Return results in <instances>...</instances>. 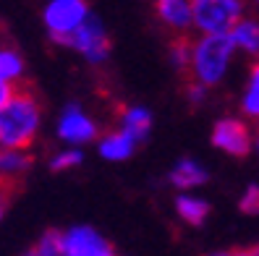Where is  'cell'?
<instances>
[{
	"label": "cell",
	"instance_id": "6da1fadb",
	"mask_svg": "<svg viewBox=\"0 0 259 256\" xmlns=\"http://www.w3.org/2000/svg\"><path fill=\"white\" fill-rule=\"evenodd\" d=\"M42 128V105L29 89H13L0 108V146L29 149Z\"/></svg>",
	"mask_w": 259,
	"mask_h": 256
},
{
	"label": "cell",
	"instance_id": "7a4b0ae2",
	"mask_svg": "<svg viewBox=\"0 0 259 256\" xmlns=\"http://www.w3.org/2000/svg\"><path fill=\"white\" fill-rule=\"evenodd\" d=\"M236 55V44L228 32L218 34H199L191 42V79L202 81L204 86H218Z\"/></svg>",
	"mask_w": 259,
	"mask_h": 256
},
{
	"label": "cell",
	"instance_id": "3957f363",
	"mask_svg": "<svg viewBox=\"0 0 259 256\" xmlns=\"http://www.w3.org/2000/svg\"><path fill=\"white\" fill-rule=\"evenodd\" d=\"M89 13L92 11H89L87 0H48L42 8V21L50 39L63 44L87 21Z\"/></svg>",
	"mask_w": 259,
	"mask_h": 256
},
{
	"label": "cell",
	"instance_id": "277c9868",
	"mask_svg": "<svg viewBox=\"0 0 259 256\" xmlns=\"http://www.w3.org/2000/svg\"><path fill=\"white\" fill-rule=\"evenodd\" d=\"M194 29L199 34L231 32V26L243 16V0H191Z\"/></svg>",
	"mask_w": 259,
	"mask_h": 256
},
{
	"label": "cell",
	"instance_id": "5b68a950",
	"mask_svg": "<svg viewBox=\"0 0 259 256\" xmlns=\"http://www.w3.org/2000/svg\"><path fill=\"white\" fill-rule=\"evenodd\" d=\"M66 47L76 50L87 63L92 66H102L105 60L110 58V37H108V29L105 24L95 16V13H89L87 21L76 29V32L63 42Z\"/></svg>",
	"mask_w": 259,
	"mask_h": 256
},
{
	"label": "cell",
	"instance_id": "8992f818",
	"mask_svg": "<svg viewBox=\"0 0 259 256\" xmlns=\"http://www.w3.org/2000/svg\"><path fill=\"white\" fill-rule=\"evenodd\" d=\"M55 133H58V139L68 146H84V144L95 141L100 136V126L81 105L71 102L60 110L58 123H55Z\"/></svg>",
	"mask_w": 259,
	"mask_h": 256
},
{
	"label": "cell",
	"instance_id": "52a82bcc",
	"mask_svg": "<svg viewBox=\"0 0 259 256\" xmlns=\"http://www.w3.org/2000/svg\"><path fill=\"white\" fill-rule=\"evenodd\" d=\"M212 144L231 157H246L251 152L254 136L246 120L231 115V118H220L212 126Z\"/></svg>",
	"mask_w": 259,
	"mask_h": 256
},
{
	"label": "cell",
	"instance_id": "ba28073f",
	"mask_svg": "<svg viewBox=\"0 0 259 256\" xmlns=\"http://www.w3.org/2000/svg\"><path fill=\"white\" fill-rule=\"evenodd\" d=\"M63 256H115L113 246L89 225H76L60 235Z\"/></svg>",
	"mask_w": 259,
	"mask_h": 256
},
{
	"label": "cell",
	"instance_id": "9c48e42d",
	"mask_svg": "<svg viewBox=\"0 0 259 256\" xmlns=\"http://www.w3.org/2000/svg\"><path fill=\"white\" fill-rule=\"evenodd\" d=\"M155 13L176 34H186L194 29V6L191 0H155Z\"/></svg>",
	"mask_w": 259,
	"mask_h": 256
},
{
	"label": "cell",
	"instance_id": "30bf717a",
	"mask_svg": "<svg viewBox=\"0 0 259 256\" xmlns=\"http://www.w3.org/2000/svg\"><path fill=\"white\" fill-rule=\"evenodd\" d=\"M136 146H139V141H136L128 131L118 128V131L102 133L100 141H97V152H100L102 160H108V162H126L128 157H134Z\"/></svg>",
	"mask_w": 259,
	"mask_h": 256
},
{
	"label": "cell",
	"instance_id": "8fae6325",
	"mask_svg": "<svg viewBox=\"0 0 259 256\" xmlns=\"http://www.w3.org/2000/svg\"><path fill=\"white\" fill-rule=\"evenodd\" d=\"M32 170V155L29 149L3 146L0 149V186H11Z\"/></svg>",
	"mask_w": 259,
	"mask_h": 256
},
{
	"label": "cell",
	"instance_id": "7c38bea8",
	"mask_svg": "<svg viewBox=\"0 0 259 256\" xmlns=\"http://www.w3.org/2000/svg\"><path fill=\"white\" fill-rule=\"evenodd\" d=\"M207 170H204V165L202 162H196V160H178L173 165V170L170 175H167V180L178 188V191H194V188H199L207 183Z\"/></svg>",
	"mask_w": 259,
	"mask_h": 256
},
{
	"label": "cell",
	"instance_id": "4fadbf2b",
	"mask_svg": "<svg viewBox=\"0 0 259 256\" xmlns=\"http://www.w3.org/2000/svg\"><path fill=\"white\" fill-rule=\"evenodd\" d=\"M152 123H155V118L147 108L142 105H131V108H123L118 115V128L128 131L136 141H144L152 131Z\"/></svg>",
	"mask_w": 259,
	"mask_h": 256
},
{
	"label": "cell",
	"instance_id": "5bb4252c",
	"mask_svg": "<svg viewBox=\"0 0 259 256\" xmlns=\"http://www.w3.org/2000/svg\"><path fill=\"white\" fill-rule=\"evenodd\" d=\"M231 39L236 44V50L249 53V55H259V21L241 16L233 26H231Z\"/></svg>",
	"mask_w": 259,
	"mask_h": 256
},
{
	"label": "cell",
	"instance_id": "9a60e30c",
	"mask_svg": "<svg viewBox=\"0 0 259 256\" xmlns=\"http://www.w3.org/2000/svg\"><path fill=\"white\" fill-rule=\"evenodd\" d=\"M176 215L191 228H199L209 215V204L199 196H194V193H181L176 199Z\"/></svg>",
	"mask_w": 259,
	"mask_h": 256
},
{
	"label": "cell",
	"instance_id": "2e32d148",
	"mask_svg": "<svg viewBox=\"0 0 259 256\" xmlns=\"http://www.w3.org/2000/svg\"><path fill=\"white\" fill-rule=\"evenodd\" d=\"M24 79V58L13 47H0V81L16 86Z\"/></svg>",
	"mask_w": 259,
	"mask_h": 256
},
{
	"label": "cell",
	"instance_id": "e0dca14e",
	"mask_svg": "<svg viewBox=\"0 0 259 256\" xmlns=\"http://www.w3.org/2000/svg\"><path fill=\"white\" fill-rule=\"evenodd\" d=\"M241 110H243V115H246V118L259 120V63L249 73L246 92H243V97H241Z\"/></svg>",
	"mask_w": 259,
	"mask_h": 256
},
{
	"label": "cell",
	"instance_id": "ac0fdd59",
	"mask_svg": "<svg viewBox=\"0 0 259 256\" xmlns=\"http://www.w3.org/2000/svg\"><path fill=\"white\" fill-rule=\"evenodd\" d=\"M84 160L81 155V149L79 146H68V149H58V152L50 157V168L55 173H63V170H73V168H79Z\"/></svg>",
	"mask_w": 259,
	"mask_h": 256
},
{
	"label": "cell",
	"instance_id": "d6986e66",
	"mask_svg": "<svg viewBox=\"0 0 259 256\" xmlns=\"http://www.w3.org/2000/svg\"><path fill=\"white\" fill-rule=\"evenodd\" d=\"M170 66L176 68V71H189V66H191V42L189 39H176L173 44H170Z\"/></svg>",
	"mask_w": 259,
	"mask_h": 256
},
{
	"label": "cell",
	"instance_id": "ffe728a7",
	"mask_svg": "<svg viewBox=\"0 0 259 256\" xmlns=\"http://www.w3.org/2000/svg\"><path fill=\"white\" fill-rule=\"evenodd\" d=\"M60 235H63V230H50V233H45L39 238V243H37V253L39 256H63V246H60Z\"/></svg>",
	"mask_w": 259,
	"mask_h": 256
},
{
	"label": "cell",
	"instance_id": "44dd1931",
	"mask_svg": "<svg viewBox=\"0 0 259 256\" xmlns=\"http://www.w3.org/2000/svg\"><path fill=\"white\" fill-rule=\"evenodd\" d=\"M241 212L259 215V186H249L241 196Z\"/></svg>",
	"mask_w": 259,
	"mask_h": 256
},
{
	"label": "cell",
	"instance_id": "7402d4cb",
	"mask_svg": "<svg viewBox=\"0 0 259 256\" xmlns=\"http://www.w3.org/2000/svg\"><path fill=\"white\" fill-rule=\"evenodd\" d=\"M207 92H209V86H204L202 81H196V79H191V81L186 84V99H189L191 105H202V102L207 99Z\"/></svg>",
	"mask_w": 259,
	"mask_h": 256
},
{
	"label": "cell",
	"instance_id": "603a6c76",
	"mask_svg": "<svg viewBox=\"0 0 259 256\" xmlns=\"http://www.w3.org/2000/svg\"><path fill=\"white\" fill-rule=\"evenodd\" d=\"M13 89H16V86H13V84H6V81H0V108H3V105H6V99L13 94Z\"/></svg>",
	"mask_w": 259,
	"mask_h": 256
},
{
	"label": "cell",
	"instance_id": "cb8c5ba5",
	"mask_svg": "<svg viewBox=\"0 0 259 256\" xmlns=\"http://www.w3.org/2000/svg\"><path fill=\"white\" fill-rule=\"evenodd\" d=\"M3 215H6V199H3V193H0V222H3Z\"/></svg>",
	"mask_w": 259,
	"mask_h": 256
},
{
	"label": "cell",
	"instance_id": "d4e9b609",
	"mask_svg": "<svg viewBox=\"0 0 259 256\" xmlns=\"http://www.w3.org/2000/svg\"><path fill=\"white\" fill-rule=\"evenodd\" d=\"M231 256H251V251H236V253H231Z\"/></svg>",
	"mask_w": 259,
	"mask_h": 256
},
{
	"label": "cell",
	"instance_id": "484cf974",
	"mask_svg": "<svg viewBox=\"0 0 259 256\" xmlns=\"http://www.w3.org/2000/svg\"><path fill=\"white\" fill-rule=\"evenodd\" d=\"M249 251H251V256H259V243H256L254 248H249Z\"/></svg>",
	"mask_w": 259,
	"mask_h": 256
},
{
	"label": "cell",
	"instance_id": "4316f807",
	"mask_svg": "<svg viewBox=\"0 0 259 256\" xmlns=\"http://www.w3.org/2000/svg\"><path fill=\"white\" fill-rule=\"evenodd\" d=\"M24 256H39L37 251H29V253H24Z\"/></svg>",
	"mask_w": 259,
	"mask_h": 256
},
{
	"label": "cell",
	"instance_id": "83f0119b",
	"mask_svg": "<svg viewBox=\"0 0 259 256\" xmlns=\"http://www.w3.org/2000/svg\"><path fill=\"white\" fill-rule=\"evenodd\" d=\"M207 256H231V253H207Z\"/></svg>",
	"mask_w": 259,
	"mask_h": 256
},
{
	"label": "cell",
	"instance_id": "f1b7e54d",
	"mask_svg": "<svg viewBox=\"0 0 259 256\" xmlns=\"http://www.w3.org/2000/svg\"><path fill=\"white\" fill-rule=\"evenodd\" d=\"M256 152H259V131H256Z\"/></svg>",
	"mask_w": 259,
	"mask_h": 256
},
{
	"label": "cell",
	"instance_id": "f546056e",
	"mask_svg": "<svg viewBox=\"0 0 259 256\" xmlns=\"http://www.w3.org/2000/svg\"><path fill=\"white\" fill-rule=\"evenodd\" d=\"M256 3H259V0H256Z\"/></svg>",
	"mask_w": 259,
	"mask_h": 256
},
{
	"label": "cell",
	"instance_id": "4dcf8cb0",
	"mask_svg": "<svg viewBox=\"0 0 259 256\" xmlns=\"http://www.w3.org/2000/svg\"><path fill=\"white\" fill-rule=\"evenodd\" d=\"M0 149H3V146H0Z\"/></svg>",
	"mask_w": 259,
	"mask_h": 256
}]
</instances>
